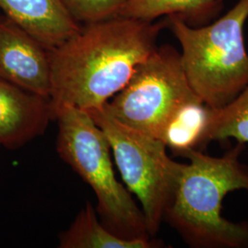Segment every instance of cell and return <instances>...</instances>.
Instances as JSON below:
<instances>
[{
    "label": "cell",
    "instance_id": "cell-13",
    "mask_svg": "<svg viewBox=\"0 0 248 248\" xmlns=\"http://www.w3.org/2000/svg\"><path fill=\"white\" fill-rule=\"evenodd\" d=\"M230 138L242 143L248 142V85L230 104L213 108L209 142H222Z\"/></svg>",
    "mask_w": 248,
    "mask_h": 248
},
{
    "label": "cell",
    "instance_id": "cell-2",
    "mask_svg": "<svg viewBox=\"0 0 248 248\" xmlns=\"http://www.w3.org/2000/svg\"><path fill=\"white\" fill-rule=\"evenodd\" d=\"M245 143L222 156L192 151L185 158L164 221L195 248H248V222L222 217V201L232 191L248 190V166L240 161Z\"/></svg>",
    "mask_w": 248,
    "mask_h": 248
},
{
    "label": "cell",
    "instance_id": "cell-6",
    "mask_svg": "<svg viewBox=\"0 0 248 248\" xmlns=\"http://www.w3.org/2000/svg\"><path fill=\"white\" fill-rule=\"evenodd\" d=\"M195 99L201 98L188 83L180 53L165 45L138 65L124 89L103 107L118 122L160 140L173 114Z\"/></svg>",
    "mask_w": 248,
    "mask_h": 248
},
{
    "label": "cell",
    "instance_id": "cell-14",
    "mask_svg": "<svg viewBox=\"0 0 248 248\" xmlns=\"http://www.w3.org/2000/svg\"><path fill=\"white\" fill-rule=\"evenodd\" d=\"M128 0H62L72 17L78 23H91L119 16Z\"/></svg>",
    "mask_w": 248,
    "mask_h": 248
},
{
    "label": "cell",
    "instance_id": "cell-5",
    "mask_svg": "<svg viewBox=\"0 0 248 248\" xmlns=\"http://www.w3.org/2000/svg\"><path fill=\"white\" fill-rule=\"evenodd\" d=\"M88 111L106 135L125 186L137 197L148 233L154 238L172 201L183 164L169 157L161 140L118 122L104 107Z\"/></svg>",
    "mask_w": 248,
    "mask_h": 248
},
{
    "label": "cell",
    "instance_id": "cell-9",
    "mask_svg": "<svg viewBox=\"0 0 248 248\" xmlns=\"http://www.w3.org/2000/svg\"><path fill=\"white\" fill-rule=\"evenodd\" d=\"M4 15L52 50L80 29L62 0H0Z\"/></svg>",
    "mask_w": 248,
    "mask_h": 248
},
{
    "label": "cell",
    "instance_id": "cell-7",
    "mask_svg": "<svg viewBox=\"0 0 248 248\" xmlns=\"http://www.w3.org/2000/svg\"><path fill=\"white\" fill-rule=\"evenodd\" d=\"M0 79L51 97L49 50L4 14H0Z\"/></svg>",
    "mask_w": 248,
    "mask_h": 248
},
{
    "label": "cell",
    "instance_id": "cell-1",
    "mask_svg": "<svg viewBox=\"0 0 248 248\" xmlns=\"http://www.w3.org/2000/svg\"><path fill=\"white\" fill-rule=\"evenodd\" d=\"M166 19L154 22L117 16L87 23L49 51L54 107L90 110L103 107L126 86L157 47Z\"/></svg>",
    "mask_w": 248,
    "mask_h": 248
},
{
    "label": "cell",
    "instance_id": "cell-4",
    "mask_svg": "<svg viewBox=\"0 0 248 248\" xmlns=\"http://www.w3.org/2000/svg\"><path fill=\"white\" fill-rule=\"evenodd\" d=\"M248 0H238L213 23L191 27L181 18H166L167 28L181 46V62L190 87L207 106H227L248 85V53L244 27Z\"/></svg>",
    "mask_w": 248,
    "mask_h": 248
},
{
    "label": "cell",
    "instance_id": "cell-10",
    "mask_svg": "<svg viewBox=\"0 0 248 248\" xmlns=\"http://www.w3.org/2000/svg\"><path fill=\"white\" fill-rule=\"evenodd\" d=\"M213 111L202 99L186 102L171 117L160 140L167 149L182 157L192 151H203L210 143L208 132Z\"/></svg>",
    "mask_w": 248,
    "mask_h": 248
},
{
    "label": "cell",
    "instance_id": "cell-11",
    "mask_svg": "<svg viewBox=\"0 0 248 248\" xmlns=\"http://www.w3.org/2000/svg\"><path fill=\"white\" fill-rule=\"evenodd\" d=\"M222 7V0H128L119 16L155 21L174 15L189 26L201 27L216 18Z\"/></svg>",
    "mask_w": 248,
    "mask_h": 248
},
{
    "label": "cell",
    "instance_id": "cell-12",
    "mask_svg": "<svg viewBox=\"0 0 248 248\" xmlns=\"http://www.w3.org/2000/svg\"><path fill=\"white\" fill-rule=\"evenodd\" d=\"M160 242L152 239H126L99 222L96 209L88 202L70 227L59 236L60 248H153Z\"/></svg>",
    "mask_w": 248,
    "mask_h": 248
},
{
    "label": "cell",
    "instance_id": "cell-8",
    "mask_svg": "<svg viewBox=\"0 0 248 248\" xmlns=\"http://www.w3.org/2000/svg\"><path fill=\"white\" fill-rule=\"evenodd\" d=\"M51 120V98L0 79V147H22L45 133Z\"/></svg>",
    "mask_w": 248,
    "mask_h": 248
},
{
    "label": "cell",
    "instance_id": "cell-3",
    "mask_svg": "<svg viewBox=\"0 0 248 248\" xmlns=\"http://www.w3.org/2000/svg\"><path fill=\"white\" fill-rule=\"evenodd\" d=\"M57 153L94 191L97 213L108 230L126 239H152L142 209L115 176L106 135L88 110L53 108Z\"/></svg>",
    "mask_w": 248,
    "mask_h": 248
}]
</instances>
